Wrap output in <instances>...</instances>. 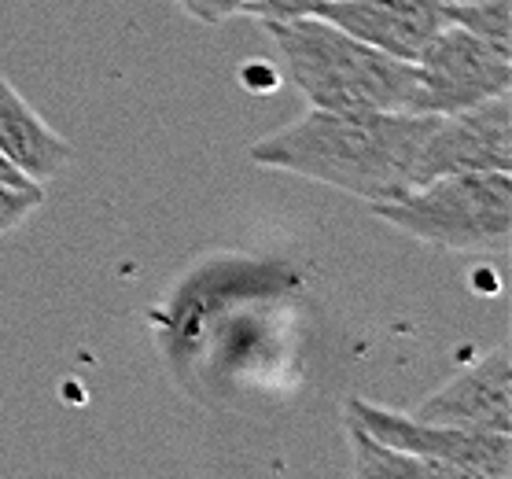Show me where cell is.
Segmentation results:
<instances>
[{"label":"cell","instance_id":"cell-12","mask_svg":"<svg viewBox=\"0 0 512 479\" xmlns=\"http://www.w3.org/2000/svg\"><path fill=\"white\" fill-rule=\"evenodd\" d=\"M321 0H251L244 8V15H255L262 23H291V19H303L314 15V8Z\"/></svg>","mask_w":512,"mask_h":479},{"label":"cell","instance_id":"cell-5","mask_svg":"<svg viewBox=\"0 0 512 479\" xmlns=\"http://www.w3.org/2000/svg\"><path fill=\"white\" fill-rule=\"evenodd\" d=\"M417 67V111L450 115L461 107L483 104L512 89V52L446 23L413 59Z\"/></svg>","mask_w":512,"mask_h":479},{"label":"cell","instance_id":"cell-6","mask_svg":"<svg viewBox=\"0 0 512 479\" xmlns=\"http://www.w3.org/2000/svg\"><path fill=\"white\" fill-rule=\"evenodd\" d=\"M512 174V104L509 93L483 104L435 115L428 141L420 148L417 185L446 174Z\"/></svg>","mask_w":512,"mask_h":479},{"label":"cell","instance_id":"cell-7","mask_svg":"<svg viewBox=\"0 0 512 479\" xmlns=\"http://www.w3.org/2000/svg\"><path fill=\"white\" fill-rule=\"evenodd\" d=\"M413 417L435 424H454L472 432L512 435V358L501 343L479 362L446 380L435 395H428L413 409Z\"/></svg>","mask_w":512,"mask_h":479},{"label":"cell","instance_id":"cell-13","mask_svg":"<svg viewBox=\"0 0 512 479\" xmlns=\"http://www.w3.org/2000/svg\"><path fill=\"white\" fill-rule=\"evenodd\" d=\"M177 4H181L192 19H199V23H207V26H218V23H225V19L240 15V0H177Z\"/></svg>","mask_w":512,"mask_h":479},{"label":"cell","instance_id":"cell-1","mask_svg":"<svg viewBox=\"0 0 512 479\" xmlns=\"http://www.w3.org/2000/svg\"><path fill=\"white\" fill-rule=\"evenodd\" d=\"M435 115L424 111H321L269 133L247 148L255 166L284 170L339 188L365 203L398 199L417 188L420 148Z\"/></svg>","mask_w":512,"mask_h":479},{"label":"cell","instance_id":"cell-15","mask_svg":"<svg viewBox=\"0 0 512 479\" xmlns=\"http://www.w3.org/2000/svg\"><path fill=\"white\" fill-rule=\"evenodd\" d=\"M247 4H251V0H240V15H244V8H247Z\"/></svg>","mask_w":512,"mask_h":479},{"label":"cell","instance_id":"cell-14","mask_svg":"<svg viewBox=\"0 0 512 479\" xmlns=\"http://www.w3.org/2000/svg\"><path fill=\"white\" fill-rule=\"evenodd\" d=\"M0 192H12V196H45V185H37L34 177H26L8 155L0 152Z\"/></svg>","mask_w":512,"mask_h":479},{"label":"cell","instance_id":"cell-10","mask_svg":"<svg viewBox=\"0 0 512 479\" xmlns=\"http://www.w3.org/2000/svg\"><path fill=\"white\" fill-rule=\"evenodd\" d=\"M347 435L350 454H354V476L361 479H450L443 465L380 443L376 435H369L354 421H347Z\"/></svg>","mask_w":512,"mask_h":479},{"label":"cell","instance_id":"cell-8","mask_svg":"<svg viewBox=\"0 0 512 479\" xmlns=\"http://www.w3.org/2000/svg\"><path fill=\"white\" fill-rule=\"evenodd\" d=\"M314 15L387 56L413 63L446 26V0H321Z\"/></svg>","mask_w":512,"mask_h":479},{"label":"cell","instance_id":"cell-9","mask_svg":"<svg viewBox=\"0 0 512 479\" xmlns=\"http://www.w3.org/2000/svg\"><path fill=\"white\" fill-rule=\"evenodd\" d=\"M0 152L26 177H34L37 185L56 181L74 155V148L26 104L4 74H0Z\"/></svg>","mask_w":512,"mask_h":479},{"label":"cell","instance_id":"cell-16","mask_svg":"<svg viewBox=\"0 0 512 479\" xmlns=\"http://www.w3.org/2000/svg\"><path fill=\"white\" fill-rule=\"evenodd\" d=\"M457 4H472V0H457Z\"/></svg>","mask_w":512,"mask_h":479},{"label":"cell","instance_id":"cell-2","mask_svg":"<svg viewBox=\"0 0 512 479\" xmlns=\"http://www.w3.org/2000/svg\"><path fill=\"white\" fill-rule=\"evenodd\" d=\"M295 89L321 111H417V67L321 15L266 26Z\"/></svg>","mask_w":512,"mask_h":479},{"label":"cell","instance_id":"cell-4","mask_svg":"<svg viewBox=\"0 0 512 479\" xmlns=\"http://www.w3.org/2000/svg\"><path fill=\"white\" fill-rule=\"evenodd\" d=\"M347 421L361 424L380 443L406 450L413 457L435 461L450 472V479H509L512 476V435L472 432L454 424L420 421L413 413H395L387 406L350 398Z\"/></svg>","mask_w":512,"mask_h":479},{"label":"cell","instance_id":"cell-3","mask_svg":"<svg viewBox=\"0 0 512 479\" xmlns=\"http://www.w3.org/2000/svg\"><path fill=\"white\" fill-rule=\"evenodd\" d=\"M380 222L443 251H505L512 240V174H446L398 199L369 203Z\"/></svg>","mask_w":512,"mask_h":479},{"label":"cell","instance_id":"cell-11","mask_svg":"<svg viewBox=\"0 0 512 479\" xmlns=\"http://www.w3.org/2000/svg\"><path fill=\"white\" fill-rule=\"evenodd\" d=\"M446 23L512 52V0H472V4L446 0Z\"/></svg>","mask_w":512,"mask_h":479}]
</instances>
